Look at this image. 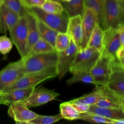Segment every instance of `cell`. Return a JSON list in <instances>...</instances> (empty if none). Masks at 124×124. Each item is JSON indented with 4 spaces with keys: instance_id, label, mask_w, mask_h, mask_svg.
Listing matches in <instances>:
<instances>
[{
    "instance_id": "6da1fadb",
    "label": "cell",
    "mask_w": 124,
    "mask_h": 124,
    "mask_svg": "<svg viewBox=\"0 0 124 124\" xmlns=\"http://www.w3.org/2000/svg\"><path fill=\"white\" fill-rule=\"evenodd\" d=\"M57 76L56 66L48 68L42 71L25 74L13 84L4 89L1 92L13 90L35 87L37 84L48 79Z\"/></svg>"
},
{
    "instance_id": "7a4b0ae2",
    "label": "cell",
    "mask_w": 124,
    "mask_h": 124,
    "mask_svg": "<svg viewBox=\"0 0 124 124\" xmlns=\"http://www.w3.org/2000/svg\"><path fill=\"white\" fill-rule=\"evenodd\" d=\"M9 32L12 41L16 47L21 58H26L30 54L26 15L20 17L17 22Z\"/></svg>"
},
{
    "instance_id": "3957f363",
    "label": "cell",
    "mask_w": 124,
    "mask_h": 124,
    "mask_svg": "<svg viewBox=\"0 0 124 124\" xmlns=\"http://www.w3.org/2000/svg\"><path fill=\"white\" fill-rule=\"evenodd\" d=\"M28 10L36 18L54 30L59 32H66L70 17L65 10L61 14L46 12L40 6L31 7L28 8Z\"/></svg>"
},
{
    "instance_id": "277c9868",
    "label": "cell",
    "mask_w": 124,
    "mask_h": 124,
    "mask_svg": "<svg viewBox=\"0 0 124 124\" xmlns=\"http://www.w3.org/2000/svg\"><path fill=\"white\" fill-rule=\"evenodd\" d=\"M24 59L25 74L38 72L56 66L57 52L31 53Z\"/></svg>"
},
{
    "instance_id": "5b68a950",
    "label": "cell",
    "mask_w": 124,
    "mask_h": 124,
    "mask_svg": "<svg viewBox=\"0 0 124 124\" xmlns=\"http://www.w3.org/2000/svg\"><path fill=\"white\" fill-rule=\"evenodd\" d=\"M124 24V15L118 0H105L100 26L103 30L117 28Z\"/></svg>"
},
{
    "instance_id": "8992f818",
    "label": "cell",
    "mask_w": 124,
    "mask_h": 124,
    "mask_svg": "<svg viewBox=\"0 0 124 124\" xmlns=\"http://www.w3.org/2000/svg\"><path fill=\"white\" fill-rule=\"evenodd\" d=\"M101 51L91 47H87L82 50L78 51L75 55L69 71L71 73L77 71L90 72L100 56Z\"/></svg>"
},
{
    "instance_id": "52a82bcc",
    "label": "cell",
    "mask_w": 124,
    "mask_h": 124,
    "mask_svg": "<svg viewBox=\"0 0 124 124\" xmlns=\"http://www.w3.org/2000/svg\"><path fill=\"white\" fill-rule=\"evenodd\" d=\"M24 74L23 59L7 65L0 71V91L1 92Z\"/></svg>"
},
{
    "instance_id": "ba28073f",
    "label": "cell",
    "mask_w": 124,
    "mask_h": 124,
    "mask_svg": "<svg viewBox=\"0 0 124 124\" xmlns=\"http://www.w3.org/2000/svg\"><path fill=\"white\" fill-rule=\"evenodd\" d=\"M112 58V57L103 48L96 63L90 71L95 79L102 84H106L108 81L111 72Z\"/></svg>"
},
{
    "instance_id": "9c48e42d",
    "label": "cell",
    "mask_w": 124,
    "mask_h": 124,
    "mask_svg": "<svg viewBox=\"0 0 124 124\" xmlns=\"http://www.w3.org/2000/svg\"><path fill=\"white\" fill-rule=\"evenodd\" d=\"M81 18L82 40L80 50L87 47L90 37L95 25L99 23L97 13L93 8L89 7L84 6Z\"/></svg>"
},
{
    "instance_id": "30bf717a",
    "label": "cell",
    "mask_w": 124,
    "mask_h": 124,
    "mask_svg": "<svg viewBox=\"0 0 124 124\" xmlns=\"http://www.w3.org/2000/svg\"><path fill=\"white\" fill-rule=\"evenodd\" d=\"M106 85L117 94L124 95V66L118 58L111 59V72Z\"/></svg>"
},
{
    "instance_id": "8fae6325",
    "label": "cell",
    "mask_w": 124,
    "mask_h": 124,
    "mask_svg": "<svg viewBox=\"0 0 124 124\" xmlns=\"http://www.w3.org/2000/svg\"><path fill=\"white\" fill-rule=\"evenodd\" d=\"M121 27L104 30L103 48L113 58H118V54L122 48L120 39Z\"/></svg>"
},
{
    "instance_id": "7c38bea8",
    "label": "cell",
    "mask_w": 124,
    "mask_h": 124,
    "mask_svg": "<svg viewBox=\"0 0 124 124\" xmlns=\"http://www.w3.org/2000/svg\"><path fill=\"white\" fill-rule=\"evenodd\" d=\"M78 51V47L71 39L70 44L65 50L57 52V60L56 67L57 76L60 79L69 71L74 58Z\"/></svg>"
},
{
    "instance_id": "4fadbf2b",
    "label": "cell",
    "mask_w": 124,
    "mask_h": 124,
    "mask_svg": "<svg viewBox=\"0 0 124 124\" xmlns=\"http://www.w3.org/2000/svg\"><path fill=\"white\" fill-rule=\"evenodd\" d=\"M60 94L43 86L34 88L30 96L23 101L28 108L42 106L54 99Z\"/></svg>"
},
{
    "instance_id": "5bb4252c",
    "label": "cell",
    "mask_w": 124,
    "mask_h": 124,
    "mask_svg": "<svg viewBox=\"0 0 124 124\" xmlns=\"http://www.w3.org/2000/svg\"><path fill=\"white\" fill-rule=\"evenodd\" d=\"M9 116L17 124H29L38 114L30 110L23 101L14 103L9 106Z\"/></svg>"
},
{
    "instance_id": "9a60e30c",
    "label": "cell",
    "mask_w": 124,
    "mask_h": 124,
    "mask_svg": "<svg viewBox=\"0 0 124 124\" xmlns=\"http://www.w3.org/2000/svg\"><path fill=\"white\" fill-rule=\"evenodd\" d=\"M35 87L17 89L0 93V104L9 106L19 101H24L31 94Z\"/></svg>"
},
{
    "instance_id": "2e32d148",
    "label": "cell",
    "mask_w": 124,
    "mask_h": 124,
    "mask_svg": "<svg viewBox=\"0 0 124 124\" xmlns=\"http://www.w3.org/2000/svg\"><path fill=\"white\" fill-rule=\"evenodd\" d=\"M82 18L80 15L70 17L67 25L66 33L80 50L82 40V29L81 25Z\"/></svg>"
},
{
    "instance_id": "e0dca14e",
    "label": "cell",
    "mask_w": 124,
    "mask_h": 124,
    "mask_svg": "<svg viewBox=\"0 0 124 124\" xmlns=\"http://www.w3.org/2000/svg\"><path fill=\"white\" fill-rule=\"evenodd\" d=\"M20 17L7 8L4 4L0 7V31L5 33L10 31L18 20Z\"/></svg>"
},
{
    "instance_id": "ac0fdd59",
    "label": "cell",
    "mask_w": 124,
    "mask_h": 124,
    "mask_svg": "<svg viewBox=\"0 0 124 124\" xmlns=\"http://www.w3.org/2000/svg\"><path fill=\"white\" fill-rule=\"evenodd\" d=\"M87 112L96 114L113 120L124 119V108H106L95 105H90Z\"/></svg>"
},
{
    "instance_id": "d6986e66",
    "label": "cell",
    "mask_w": 124,
    "mask_h": 124,
    "mask_svg": "<svg viewBox=\"0 0 124 124\" xmlns=\"http://www.w3.org/2000/svg\"><path fill=\"white\" fill-rule=\"evenodd\" d=\"M28 22L29 46L30 50L33 45L40 38L36 17L29 10L26 15Z\"/></svg>"
},
{
    "instance_id": "ffe728a7",
    "label": "cell",
    "mask_w": 124,
    "mask_h": 124,
    "mask_svg": "<svg viewBox=\"0 0 124 124\" xmlns=\"http://www.w3.org/2000/svg\"><path fill=\"white\" fill-rule=\"evenodd\" d=\"M72 73L73 74L72 77L66 81L67 85H70L75 82L80 81L93 84L95 86L103 84L95 80L89 71H77Z\"/></svg>"
},
{
    "instance_id": "44dd1931",
    "label": "cell",
    "mask_w": 124,
    "mask_h": 124,
    "mask_svg": "<svg viewBox=\"0 0 124 124\" xmlns=\"http://www.w3.org/2000/svg\"><path fill=\"white\" fill-rule=\"evenodd\" d=\"M103 98L102 93L98 86L93 90V92L88 94H85L78 98H75L68 101L70 104L83 103L89 105H94L99 100Z\"/></svg>"
},
{
    "instance_id": "7402d4cb",
    "label": "cell",
    "mask_w": 124,
    "mask_h": 124,
    "mask_svg": "<svg viewBox=\"0 0 124 124\" xmlns=\"http://www.w3.org/2000/svg\"><path fill=\"white\" fill-rule=\"evenodd\" d=\"M103 29L99 23H97L91 33L87 47H93L99 51H101L103 47Z\"/></svg>"
},
{
    "instance_id": "603a6c76",
    "label": "cell",
    "mask_w": 124,
    "mask_h": 124,
    "mask_svg": "<svg viewBox=\"0 0 124 124\" xmlns=\"http://www.w3.org/2000/svg\"><path fill=\"white\" fill-rule=\"evenodd\" d=\"M36 18L40 38L47 41L55 47V39L59 32L48 27L40 19Z\"/></svg>"
},
{
    "instance_id": "cb8c5ba5",
    "label": "cell",
    "mask_w": 124,
    "mask_h": 124,
    "mask_svg": "<svg viewBox=\"0 0 124 124\" xmlns=\"http://www.w3.org/2000/svg\"><path fill=\"white\" fill-rule=\"evenodd\" d=\"M84 0H72L69 2H62L64 10L67 12L69 17L78 15L82 14L84 8Z\"/></svg>"
},
{
    "instance_id": "d4e9b609",
    "label": "cell",
    "mask_w": 124,
    "mask_h": 124,
    "mask_svg": "<svg viewBox=\"0 0 124 124\" xmlns=\"http://www.w3.org/2000/svg\"><path fill=\"white\" fill-rule=\"evenodd\" d=\"M60 111L62 118L68 120L78 119L80 115V113L69 102H63L60 105Z\"/></svg>"
},
{
    "instance_id": "484cf974",
    "label": "cell",
    "mask_w": 124,
    "mask_h": 124,
    "mask_svg": "<svg viewBox=\"0 0 124 124\" xmlns=\"http://www.w3.org/2000/svg\"><path fill=\"white\" fill-rule=\"evenodd\" d=\"M3 3L7 8L16 13L19 17L26 15L28 8L23 4L21 0H3Z\"/></svg>"
},
{
    "instance_id": "4316f807",
    "label": "cell",
    "mask_w": 124,
    "mask_h": 124,
    "mask_svg": "<svg viewBox=\"0 0 124 124\" xmlns=\"http://www.w3.org/2000/svg\"><path fill=\"white\" fill-rule=\"evenodd\" d=\"M55 51V47L43 38H40L33 45L30 54L49 53Z\"/></svg>"
},
{
    "instance_id": "83f0119b",
    "label": "cell",
    "mask_w": 124,
    "mask_h": 124,
    "mask_svg": "<svg viewBox=\"0 0 124 124\" xmlns=\"http://www.w3.org/2000/svg\"><path fill=\"white\" fill-rule=\"evenodd\" d=\"M78 119L92 123H106L113 124L114 121L113 120L104 117L101 115L88 112L80 113Z\"/></svg>"
},
{
    "instance_id": "f1b7e54d",
    "label": "cell",
    "mask_w": 124,
    "mask_h": 124,
    "mask_svg": "<svg viewBox=\"0 0 124 124\" xmlns=\"http://www.w3.org/2000/svg\"><path fill=\"white\" fill-rule=\"evenodd\" d=\"M71 38L66 32L58 33L55 43V49L56 52L65 50L69 46Z\"/></svg>"
},
{
    "instance_id": "f546056e",
    "label": "cell",
    "mask_w": 124,
    "mask_h": 124,
    "mask_svg": "<svg viewBox=\"0 0 124 124\" xmlns=\"http://www.w3.org/2000/svg\"><path fill=\"white\" fill-rule=\"evenodd\" d=\"M41 8L46 12L54 14H61L64 11V9L61 2L51 0H45Z\"/></svg>"
},
{
    "instance_id": "4dcf8cb0",
    "label": "cell",
    "mask_w": 124,
    "mask_h": 124,
    "mask_svg": "<svg viewBox=\"0 0 124 124\" xmlns=\"http://www.w3.org/2000/svg\"><path fill=\"white\" fill-rule=\"evenodd\" d=\"M63 119L60 114L53 116L38 115L37 117L29 122V124H51Z\"/></svg>"
},
{
    "instance_id": "1f68e13d",
    "label": "cell",
    "mask_w": 124,
    "mask_h": 124,
    "mask_svg": "<svg viewBox=\"0 0 124 124\" xmlns=\"http://www.w3.org/2000/svg\"><path fill=\"white\" fill-rule=\"evenodd\" d=\"M105 0H84V6H87L93 8L98 14L99 24L100 25L104 8Z\"/></svg>"
},
{
    "instance_id": "d6a6232c",
    "label": "cell",
    "mask_w": 124,
    "mask_h": 124,
    "mask_svg": "<svg viewBox=\"0 0 124 124\" xmlns=\"http://www.w3.org/2000/svg\"><path fill=\"white\" fill-rule=\"evenodd\" d=\"M13 47V43L6 35L0 36V52L2 54L9 53Z\"/></svg>"
},
{
    "instance_id": "836d02e7",
    "label": "cell",
    "mask_w": 124,
    "mask_h": 124,
    "mask_svg": "<svg viewBox=\"0 0 124 124\" xmlns=\"http://www.w3.org/2000/svg\"><path fill=\"white\" fill-rule=\"evenodd\" d=\"M21 1L29 8L33 6H41L45 0H21Z\"/></svg>"
},
{
    "instance_id": "e575fe53",
    "label": "cell",
    "mask_w": 124,
    "mask_h": 124,
    "mask_svg": "<svg viewBox=\"0 0 124 124\" xmlns=\"http://www.w3.org/2000/svg\"><path fill=\"white\" fill-rule=\"evenodd\" d=\"M71 104L80 113L87 112L90 107V105L83 103H73Z\"/></svg>"
},
{
    "instance_id": "d590c367",
    "label": "cell",
    "mask_w": 124,
    "mask_h": 124,
    "mask_svg": "<svg viewBox=\"0 0 124 124\" xmlns=\"http://www.w3.org/2000/svg\"><path fill=\"white\" fill-rule=\"evenodd\" d=\"M117 58L121 63L124 66V48L122 47L118 54Z\"/></svg>"
},
{
    "instance_id": "8d00e7d4",
    "label": "cell",
    "mask_w": 124,
    "mask_h": 124,
    "mask_svg": "<svg viewBox=\"0 0 124 124\" xmlns=\"http://www.w3.org/2000/svg\"><path fill=\"white\" fill-rule=\"evenodd\" d=\"M120 39L123 48H124V24L120 29Z\"/></svg>"
},
{
    "instance_id": "74e56055",
    "label": "cell",
    "mask_w": 124,
    "mask_h": 124,
    "mask_svg": "<svg viewBox=\"0 0 124 124\" xmlns=\"http://www.w3.org/2000/svg\"><path fill=\"white\" fill-rule=\"evenodd\" d=\"M118 98L120 104L123 108H124V95H120L118 94Z\"/></svg>"
},
{
    "instance_id": "f35d334b",
    "label": "cell",
    "mask_w": 124,
    "mask_h": 124,
    "mask_svg": "<svg viewBox=\"0 0 124 124\" xmlns=\"http://www.w3.org/2000/svg\"><path fill=\"white\" fill-rule=\"evenodd\" d=\"M119 4L123 13L124 15V0H120Z\"/></svg>"
},
{
    "instance_id": "ab89813d",
    "label": "cell",
    "mask_w": 124,
    "mask_h": 124,
    "mask_svg": "<svg viewBox=\"0 0 124 124\" xmlns=\"http://www.w3.org/2000/svg\"><path fill=\"white\" fill-rule=\"evenodd\" d=\"M113 124H124V119L118 120H114Z\"/></svg>"
},
{
    "instance_id": "60d3db41",
    "label": "cell",
    "mask_w": 124,
    "mask_h": 124,
    "mask_svg": "<svg viewBox=\"0 0 124 124\" xmlns=\"http://www.w3.org/2000/svg\"><path fill=\"white\" fill-rule=\"evenodd\" d=\"M72 0H62V2H69L70 1H71Z\"/></svg>"
},
{
    "instance_id": "b9f144b4",
    "label": "cell",
    "mask_w": 124,
    "mask_h": 124,
    "mask_svg": "<svg viewBox=\"0 0 124 124\" xmlns=\"http://www.w3.org/2000/svg\"><path fill=\"white\" fill-rule=\"evenodd\" d=\"M3 3V0H0V7L2 5Z\"/></svg>"
},
{
    "instance_id": "7bdbcfd3",
    "label": "cell",
    "mask_w": 124,
    "mask_h": 124,
    "mask_svg": "<svg viewBox=\"0 0 124 124\" xmlns=\"http://www.w3.org/2000/svg\"><path fill=\"white\" fill-rule=\"evenodd\" d=\"M53 0V1H58L59 2L62 3V0Z\"/></svg>"
},
{
    "instance_id": "ee69618b",
    "label": "cell",
    "mask_w": 124,
    "mask_h": 124,
    "mask_svg": "<svg viewBox=\"0 0 124 124\" xmlns=\"http://www.w3.org/2000/svg\"><path fill=\"white\" fill-rule=\"evenodd\" d=\"M0 93H1V92H0Z\"/></svg>"
},
{
    "instance_id": "f6af8a7d",
    "label": "cell",
    "mask_w": 124,
    "mask_h": 124,
    "mask_svg": "<svg viewBox=\"0 0 124 124\" xmlns=\"http://www.w3.org/2000/svg\"><path fill=\"white\" fill-rule=\"evenodd\" d=\"M118 0V1H119V0Z\"/></svg>"
},
{
    "instance_id": "bcb514c9",
    "label": "cell",
    "mask_w": 124,
    "mask_h": 124,
    "mask_svg": "<svg viewBox=\"0 0 124 124\" xmlns=\"http://www.w3.org/2000/svg\"></svg>"
}]
</instances>
